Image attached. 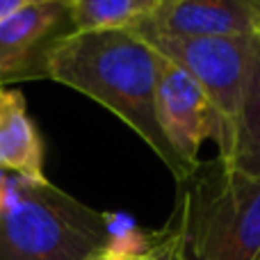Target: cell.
<instances>
[{
  "label": "cell",
  "instance_id": "cell-1",
  "mask_svg": "<svg viewBox=\"0 0 260 260\" xmlns=\"http://www.w3.org/2000/svg\"><path fill=\"white\" fill-rule=\"evenodd\" d=\"M162 55L135 30L76 32L48 57L46 78L94 99L146 142L176 183L189 176L157 121V73Z\"/></svg>",
  "mask_w": 260,
  "mask_h": 260
},
{
  "label": "cell",
  "instance_id": "cell-2",
  "mask_svg": "<svg viewBox=\"0 0 260 260\" xmlns=\"http://www.w3.org/2000/svg\"><path fill=\"white\" fill-rule=\"evenodd\" d=\"M180 260H260V176L215 157L176 183L167 221Z\"/></svg>",
  "mask_w": 260,
  "mask_h": 260
},
{
  "label": "cell",
  "instance_id": "cell-3",
  "mask_svg": "<svg viewBox=\"0 0 260 260\" xmlns=\"http://www.w3.org/2000/svg\"><path fill=\"white\" fill-rule=\"evenodd\" d=\"M114 217L48 178L0 171V260H87L112 249Z\"/></svg>",
  "mask_w": 260,
  "mask_h": 260
},
{
  "label": "cell",
  "instance_id": "cell-4",
  "mask_svg": "<svg viewBox=\"0 0 260 260\" xmlns=\"http://www.w3.org/2000/svg\"><path fill=\"white\" fill-rule=\"evenodd\" d=\"M160 55L185 71L210 101L219 121L217 151L229 144L242 112L253 67L258 37H217V39H146Z\"/></svg>",
  "mask_w": 260,
  "mask_h": 260
},
{
  "label": "cell",
  "instance_id": "cell-5",
  "mask_svg": "<svg viewBox=\"0 0 260 260\" xmlns=\"http://www.w3.org/2000/svg\"><path fill=\"white\" fill-rule=\"evenodd\" d=\"M71 35L76 30L69 0H23L0 21V87L46 78L53 48Z\"/></svg>",
  "mask_w": 260,
  "mask_h": 260
},
{
  "label": "cell",
  "instance_id": "cell-6",
  "mask_svg": "<svg viewBox=\"0 0 260 260\" xmlns=\"http://www.w3.org/2000/svg\"><path fill=\"white\" fill-rule=\"evenodd\" d=\"M157 121L171 151L187 169L199 165V151L206 139H217L219 121L199 85L162 55L157 73Z\"/></svg>",
  "mask_w": 260,
  "mask_h": 260
},
{
  "label": "cell",
  "instance_id": "cell-7",
  "mask_svg": "<svg viewBox=\"0 0 260 260\" xmlns=\"http://www.w3.org/2000/svg\"><path fill=\"white\" fill-rule=\"evenodd\" d=\"M133 30L144 39L258 37L249 0H157Z\"/></svg>",
  "mask_w": 260,
  "mask_h": 260
},
{
  "label": "cell",
  "instance_id": "cell-8",
  "mask_svg": "<svg viewBox=\"0 0 260 260\" xmlns=\"http://www.w3.org/2000/svg\"><path fill=\"white\" fill-rule=\"evenodd\" d=\"M0 171L41 180L44 142L21 91L0 87Z\"/></svg>",
  "mask_w": 260,
  "mask_h": 260
},
{
  "label": "cell",
  "instance_id": "cell-9",
  "mask_svg": "<svg viewBox=\"0 0 260 260\" xmlns=\"http://www.w3.org/2000/svg\"><path fill=\"white\" fill-rule=\"evenodd\" d=\"M217 157L240 171L260 176V41L242 112L231 133L229 144L217 153Z\"/></svg>",
  "mask_w": 260,
  "mask_h": 260
},
{
  "label": "cell",
  "instance_id": "cell-10",
  "mask_svg": "<svg viewBox=\"0 0 260 260\" xmlns=\"http://www.w3.org/2000/svg\"><path fill=\"white\" fill-rule=\"evenodd\" d=\"M155 5L157 0H69L76 32L133 30Z\"/></svg>",
  "mask_w": 260,
  "mask_h": 260
},
{
  "label": "cell",
  "instance_id": "cell-11",
  "mask_svg": "<svg viewBox=\"0 0 260 260\" xmlns=\"http://www.w3.org/2000/svg\"><path fill=\"white\" fill-rule=\"evenodd\" d=\"M142 260H180V247H178L176 235L171 233L167 226H162V229L157 231L155 242L144 253Z\"/></svg>",
  "mask_w": 260,
  "mask_h": 260
},
{
  "label": "cell",
  "instance_id": "cell-12",
  "mask_svg": "<svg viewBox=\"0 0 260 260\" xmlns=\"http://www.w3.org/2000/svg\"><path fill=\"white\" fill-rule=\"evenodd\" d=\"M142 258H144V253L142 256H130V253H121V251H114V249H108V251L99 253V256H91L87 260H142Z\"/></svg>",
  "mask_w": 260,
  "mask_h": 260
},
{
  "label": "cell",
  "instance_id": "cell-13",
  "mask_svg": "<svg viewBox=\"0 0 260 260\" xmlns=\"http://www.w3.org/2000/svg\"><path fill=\"white\" fill-rule=\"evenodd\" d=\"M23 5V0H0V21L7 18L9 14H14Z\"/></svg>",
  "mask_w": 260,
  "mask_h": 260
},
{
  "label": "cell",
  "instance_id": "cell-14",
  "mask_svg": "<svg viewBox=\"0 0 260 260\" xmlns=\"http://www.w3.org/2000/svg\"><path fill=\"white\" fill-rule=\"evenodd\" d=\"M249 7L253 14V25H256V35L260 39V0H249Z\"/></svg>",
  "mask_w": 260,
  "mask_h": 260
}]
</instances>
